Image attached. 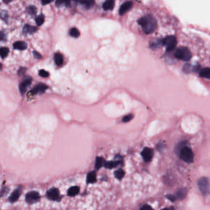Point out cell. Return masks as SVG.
Returning <instances> with one entry per match:
<instances>
[{"mask_svg":"<svg viewBox=\"0 0 210 210\" xmlns=\"http://www.w3.org/2000/svg\"><path fill=\"white\" fill-rule=\"evenodd\" d=\"M138 22L146 34H150L153 33L157 26L156 20L153 17L150 15L145 16L141 18L138 20Z\"/></svg>","mask_w":210,"mask_h":210,"instance_id":"cell-1","label":"cell"},{"mask_svg":"<svg viewBox=\"0 0 210 210\" xmlns=\"http://www.w3.org/2000/svg\"><path fill=\"white\" fill-rule=\"evenodd\" d=\"M174 56L179 60L182 61H189L192 58V53L190 50L185 46L178 47L174 52Z\"/></svg>","mask_w":210,"mask_h":210,"instance_id":"cell-2","label":"cell"},{"mask_svg":"<svg viewBox=\"0 0 210 210\" xmlns=\"http://www.w3.org/2000/svg\"><path fill=\"white\" fill-rule=\"evenodd\" d=\"M179 156L182 160L186 163H190L194 161V153L192 149L188 147H182L180 149Z\"/></svg>","mask_w":210,"mask_h":210,"instance_id":"cell-3","label":"cell"},{"mask_svg":"<svg viewBox=\"0 0 210 210\" xmlns=\"http://www.w3.org/2000/svg\"><path fill=\"white\" fill-rule=\"evenodd\" d=\"M177 38L174 35H169L166 36L162 40V45H163L167 51H172L177 45Z\"/></svg>","mask_w":210,"mask_h":210,"instance_id":"cell-4","label":"cell"},{"mask_svg":"<svg viewBox=\"0 0 210 210\" xmlns=\"http://www.w3.org/2000/svg\"><path fill=\"white\" fill-rule=\"evenodd\" d=\"M199 190L205 195L208 194L210 192V184L207 178H201L198 181Z\"/></svg>","mask_w":210,"mask_h":210,"instance_id":"cell-5","label":"cell"},{"mask_svg":"<svg viewBox=\"0 0 210 210\" xmlns=\"http://www.w3.org/2000/svg\"><path fill=\"white\" fill-rule=\"evenodd\" d=\"M41 196L39 192L36 191L32 190L25 195V201L29 205H32L37 203L39 201Z\"/></svg>","mask_w":210,"mask_h":210,"instance_id":"cell-6","label":"cell"},{"mask_svg":"<svg viewBox=\"0 0 210 210\" xmlns=\"http://www.w3.org/2000/svg\"><path fill=\"white\" fill-rule=\"evenodd\" d=\"M46 197L48 199L52 201L60 200V195L59 190L55 187L49 189L46 192Z\"/></svg>","mask_w":210,"mask_h":210,"instance_id":"cell-7","label":"cell"},{"mask_svg":"<svg viewBox=\"0 0 210 210\" xmlns=\"http://www.w3.org/2000/svg\"><path fill=\"white\" fill-rule=\"evenodd\" d=\"M22 192V186H19L17 188H16L10 195L8 200L10 203H14L17 202L19 199L21 194Z\"/></svg>","mask_w":210,"mask_h":210,"instance_id":"cell-8","label":"cell"},{"mask_svg":"<svg viewBox=\"0 0 210 210\" xmlns=\"http://www.w3.org/2000/svg\"><path fill=\"white\" fill-rule=\"evenodd\" d=\"M153 155H154V152L153 149L149 148H145L143 150H142L141 153V156L142 158H143V160L146 162H149L152 160Z\"/></svg>","mask_w":210,"mask_h":210,"instance_id":"cell-9","label":"cell"},{"mask_svg":"<svg viewBox=\"0 0 210 210\" xmlns=\"http://www.w3.org/2000/svg\"><path fill=\"white\" fill-rule=\"evenodd\" d=\"M32 82V78L31 77H27L20 83L19 86V90L22 95L24 94L27 90V87L31 84Z\"/></svg>","mask_w":210,"mask_h":210,"instance_id":"cell-10","label":"cell"},{"mask_svg":"<svg viewBox=\"0 0 210 210\" xmlns=\"http://www.w3.org/2000/svg\"><path fill=\"white\" fill-rule=\"evenodd\" d=\"M48 87L44 84H37L31 90L32 94L33 95L38 94H43L47 89Z\"/></svg>","mask_w":210,"mask_h":210,"instance_id":"cell-11","label":"cell"},{"mask_svg":"<svg viewBox=\"0 0 210 210\" xmlns=\"http://www.w3.org/2000/svg\"><path fill=\"white\" fill-rule=\"evenodd\" d=\"M133 6V3L132 1H126L120 7L119 13L120 15H123L124 13H125L129 10L131 9V7Z\"/></svg>","mask_w":210,"mask_h":210,"instance_id":"cell-12","label":"cell"},{"mask_svg":"<svg viewBox=\"0 0 210 210\" xmlns=\"http://www.w3.org/2000/svg\"><path fill=\"white\" fill-rule=\"evenodd\" d=\"M27 44L24 41H17L13 44V48L15 50H23L27 48Z\"/></svg>","mask_w":210,"mask_h":210,"instance_id":"cell-13","label":"cell"},{"mask_svg":"<svg viewBox=\"0 0 210 210\" xmlns=\"http://www.w3.org/2000/svg\"><path fill=\"white\" fill-rule=\"evenodd\" d=\"M37 28H36L35 27L26 24L24 25L23 28V32L25 34H33V33H35L37 31Z\"/></svg>","mask_w":210,"mask_h":210,"instance_id":"cell-14","label":"cell"},{"mask_svg":"<svg viewBox=\"0 0 210 210\" xmlns=\"http://www.w3.org/2000/svg\"><path fill=\"white\" fill-rule=\"evenodd\" d=\"M187 194V189L184 187L179 189L175 195L176 198L178 200H182L185 198Z\"/></svg>","mask_w":210,"mask_h":210,"instance_id":"cell-15","label":"cell"},{"mask_svg":"<svg viewBox=\"0 0 210 210\" xmlns=\"http://www.w3.org/2000/svg\"><path fill=\"white\" fill-rule=\"evenodd\" d=\"M97 181V174L95 171H90L87 176V182L88 184H94Z\"/></svg>","mask_w":210,"mask_h":210,"instance_id":"cell-16","label":"cell"},{"mask_svg":"<svg viewBox=\"0 0 210 210\" xmlns=\"http://www.w3.org/2000/svg\"><path fill=\"white\" fill-rule=\"evenodd\" d=\"M114 0H106L103 5V8L105 11L112 10L114 7Z\"/></svg>","mask_w":210,"mask_h":210,"instance_id":"cell-17","label":"cell"},{"mask_svg":"<svg viewBox=\"0 0 210 210\" xmlns=\"http://www.w3.org/2000/svg\"><path fill=\"white\" fill-rule=\"evenodd\" d=\"M199 76L201 78L210 79V68H205L200 70Z\"/></svg>","mask_w":210,"mask_h":210,"instance_id":"cell-18","label":"cell"},{"mask_svg":"<svg viewBox=\"0 0 210 210\" xmlns=\"http://www.w3.org/2000/svg\"><path fill=\"white\" fill-rule=\"evenodd\" d=\"M80 188L78 186H73L70 187L68 190V195L70 197H74L79 194Z\"/></svg>","mask_w":210,"mask_h":210,"instance_id":"cell-19","label":"cell"},{"mask_svg":"<svg viewBox=\"0 0 210 210\" xmlns=\"http://www.w3.org/2000/svg\"><path fill=\"white\" fill-rule=\"evenodd\" d=\"M54 61L57 66H62L63 63V55L60 53H57L54 55Z\"/></svg>","mask_w":210,"mask_h":210,"instance_id":"cell-20","label":"cell"},{"mask_svg":"<svg viewBox=\"0 0 210 210\" xmlns=\"http://www.w3.org/2000/svg\"><path fill=\"white\" fill-rule=\"evenodd\" d=\"M120 163L119 161H109L105 163L104 166L106 169H112L113 168L116 167L117 165Z\"/></svg>","mask_w":210,"mask_h":210,"instance_id":"cell-21","label":"cell"},{"mask_svg":"<svg viewBox=\"0 0 210 210\" xmlns=\"http://www.w3.org/2000/svg\"><path fill=\"white\" fill-rule=\"evenodd\" d=\"M105 162L104 161L103 158L102 157H97L96 158V161H95V167L97 170H99L100 168H102L103 165H104Z\"/></svg>","mask_w":210,"mask_h":210,"instance_id":"cell-22","label":"cell"},{"mask_svg":"<svg viewBox=\"0 0 210 210\" xmlns=\"http://www.w3.org/2000/svg\"><path fill=\"white\" fill-rule=\"evenodd\" d=\"M27 12L31 16H35L37 14V8L35 6H29L27 7Z\"/></svg>","mask_w":210,"mask_h":210,"instance_id":"cell-23","label":"cell"},{"mask_svg":"<svg viewBox=\"0 0 210 210\" xmlns=\"http://www.w3.org/2000/svg\"><path fill=\"white\" fill-rule=\"evenodd\" d=\"M114 176H115V177L117 179H119V180H121L124 177V176H125V172L122 169H119V170H116L115 172H114Z\"/></svg>","mask_w":210,"mask_h":210,"instance_id":"cell-24","label":"cell"},{"mask_svg":"<svg viewBox=\"0 0 210 210\" xmlns=\"http://www.w3.org/2000/svg\"><path fill=\"white\" fill-rule=\"evenodd\" d=\"M9 50L7 47H0V56L2 58H6L9 54Z\"/></svg>","mask_w":210,"mask_h":210,"instance_id":"cell-25","label":"cell"},{"mask_svg":"<svg viewBox=\"0 0 210 210\" xmlns=\"http://www.w3.org/2000/svg\"><path fill=\"white\" fill-rule=\"evenodd\" d=\"M80 2L87 8L93 6L95 3L94 0H80Z\"/></svg>","mask_w":210,"mask_h":210,"instance_id":"cell-26","label":"cell"},{"mask_svg":"<svg viewBox=\"0 0 210 210\" xmlns=\"http://www.w3.org/2000/svg\"><path fill=\"white\" fill-rule=\"evenodd\" d=\"M70 35L73 38H78L80 36V32L76 28H72L70 31Z\"/></svg>","mask_w":210,"mask_h":210,"instance_id":"cell-27","label":"cell"},{"mask_svg":"<svg viewBox=\"0 0 210 210\" xmlns=\"http://www.w3.org/2000/svg\"><path fill=\"white\" fill-rule=\"evenodd\" d=\"M71 0H56L55 5L57 6H68L70 3Z\"/></svg>","mask_w":210,"mask_h":210,"instance_id":"cell-28","label":"cell"},{"mask_svg":"<svg viewBox=\"0 0 210 210\" xmlns=\"http://www.w3.org/2000/svg\"><path fill=\"white\" fill-rule=\"evenodd\" d=\"M44 22V15L43 14H41L38 16H37V17L36 18V23L38 25V26H41L43 24Z\"/></svg>","mask_w":210,"mask_h":210,"instance_id":"cell-29","label":"cell"},{"mask_svg":"<svg viewBox=\"0 0 210 210\" xmlns=\"http://www.w3.org/2000/svg\"><path fill=\"white\" fill-rule=\"evenodd\" d=\"M161 45H162V40L157 39L156 41H153L150 44V47L153 49H157L158 47H160Z\"/></svg>","mask_w":210,"mask_h":210,"instance_id":"cell-30","label":"cell"},{"mask_svg":"<svg viewBox=\"0 0 210 210\" xmlns=\"http://www.w3.org/2000/svg\"><path fill=\"white\" fill-rule=\"evenodd\" d=\"M133 114H128L127 116H125L124 117V118L122 119V121L124 122H128L130 121L133 118Z\"/></svg>","mask_w":210,"mask_h":210,"instance_id":"cell-31","label":"cell"},{"mask_svg":"<svg viewBox=\"0 0 210 210\" xmlns=\"http://www.w3.org/2000/svg\"><path fill=\"white\" fill-rule=\"evenodd\" d=\"M8 192H9V188L7 187H3L1 190H0V198L6 195L8 193Z\"/></svg>","mask_w":210,"mask_h":210,"instance_id":"cell-32","label":"cell"},{"mask_svg":"<svg viewBox=\"0 0 210 210\" xmlns=\"http://www.w3.org/2000/svg\"><path fill=\"white\" fill-rule=\"evenodd\" d=\"M39 75L41 77H43V78H47L49 76V73L44 70H41L39 71Z\"/></svg>","mask_w":210,"mask_h":210,"instance_id":"cell-33","label":"cell"},{"mask_svg":"<svg viewBox=\"0 0 210 210\" xmlns=\"http://www.w3.org/2000/svg\"><path fill=\"white\" fill-rule=\"evenodd\" d=\"M0 16H1V19L4 20L5 22L7 21V19H8V15H7V13L6 11H3L2 12H0Z\"/></svg>","mask_w":210,"mask_h":210,"instance_id":"cell-34","label":"cell"},{"mask_svg":"<svg viewBox=\"0 0 210 210\" xmlns=\"http://www.w3.org/2000/svg\"><path fill=\"white\" fill-rule=\"evenodd\" d=\"M6 40V35L3 31H0V41H5Z\"/></svg>","mask_w":210,"mask_h":210,"instance_id":"cell-35","label":"cell"},{"mask_svg":"<svg viewBox=\"0 0 210 210\" xmlns=\"http://www.w3.org/2000/svg\"><path fill=\"white\" fill-rule=\"evenodd\" d=\"M140 210H154V209L150 205H145L140 208Z\"/></svg>","mask_w":210,"mask_h":210,"instance_id":"cell-36","label":"cell"},{"mask_svg":"<svg viewBox=\"0 0 210 210\" xmlns=\"http://www.w3.org/2000/svg\"><path fill=\"white\" fill-rule=\"evenodd\" d=\"M26 70H27V69L25 68H23V67H21V68L20 69H19V70H18V74L19 76L23 75L25 73V72H26Z\"/></svg>","mask_w":210,"mask_h":210,"instance_id":"cell-37","label":"cell"},{"mask_svg":"<svg viewBox=\"0 0 210 210\" xmlns=\"http://www.w3.org/2000/svg\"><path fill=\"white\" fill-rule=\"evenodd\" d=\"M33 55H34L35 58H37V59H40V58H42L41 55L39 52H38L36 51H33Z\"/></svg>","mask_w":210,"mask_h":210,"instance_id":"cell-38","label":"cell"},{"mask_svg":"<svg viewBox=\"0 0 210 210\" xmlns=\"http://www.w3.org/2000/svg\"><path fill=\"white\" fill-rule=\"evenodd\" d=\"M166 198L171 201H174L176 199L175 195H167Z\"/></svg>","mask_w":210,"mask_h":210,"instance_id":"cell-39","label":"cell"},{"mask_svg":"<svg viewBox=\"0 0 210 210\" xmlns=\"http://www.w3.org/2000/svg\"><path fill=\"white\" fill-rule=\"evenodd\" d=\"M54 0H41V3L43 5H46L52 3Z\"/></svg>","mask_w":210,"mask_h":210,"instance_id":"cell-40","label":"cell"},{"mask_svg":"<svg viewBox=\"0 0 210 210\" xmlns=\"http://www.w3.org/2000/svg\"><path fill=\"white\" fill-rule=\"evenodd\" d=\"M13 0H3V1L5 3V4H9V3H11V1H12Z\"/></svg>","mask_w":210,"mask_h":210,"instance_id":"cell-41","label":"cell"},{"mask_svg":"<svg viewBox=\"0 0 210 210\" xmlns=\"http://www.w3.org/2000/svg\"><path fill=\"white\" fill-rule=\"evenodd\" d=\"M3 68V65L1 63H0V70H1Z\"/></svg>","mask_w":210,"mask_h":210,"instance_id":"cell-42","label":"cell"},{"mask_svg":"<svg viewBox=\"0 0 210 210\" xmlns=\"http://www.w3.org/2000/svg\"><path fill=\"white\" fill-rule=\"evenodd\" d=\"M162 210H169V209H167V208H164V209H162Z\"/></svg>","mask_w":210,"mask_h":210,"instance_id":"cell-43","label":"cell"}]
</instances>
